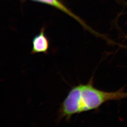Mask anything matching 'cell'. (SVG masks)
Instances as JSON below:
<instances>
[{
	"mask_svg": "<svg viewBox=\"0 0 127 127\" xmlns=\"http://www.w3.org/2000/svg\"><path fill=\"white\" fill-rule=\"evenodd\" d=\"M127 98L123 90L106 91L94 86L92 82L73 87L61 104L58 121L69 120L75 114L98 109L105 103Z\"/></svg>",
	"mask_w": 127,
	"mask_h": 127,
	"instance_id": "6da1fadb",
	"label": "cell"
},
{
	"mask_svg": "<svg viewBox=\"0 0 127 127\" xmlns=\"http://www.w3.org/2000/svg\"><path fill=\"white\" fill-rule=\"evenodd\" d=\"M32 49L31 53L36 54L43 53L47 54L50 47V42L45 33L44 28L34 37L32 40Z\"/></svg>",
	"mask_w": 127,
	"mask_h": 127,
	"instance_id": "7a4b0ae2",
	"label": "cell"
},
{
	"mask_svg": "<svg viewBox=\"0 0 127 127\" xmlns=\"http://www.w3.org/2000/svg\"><path fill=\"white\" fill-rule=\"evenodd\" d=\"M34 0L46 3L47 4L50 5L51 6H53L55 7H56L57 8L61 9V10L63 11L64 12L68 14V15H69L70 16L73 17L74 18L76 19V20L80 21V20L79 18H77L76 16L73 15V14L66 7H65L58 0Z\"/></svg>",
	"mask_w": 127,
	"mask_h": 127,
	"instance_id": "3957f363",
	"label": "cell"
}]
</instances>
